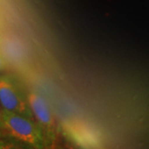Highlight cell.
I'll return each mask as SVG.
<instances>
[{"mask_svg":"<svg viewBox=\"0 0 149 149\" xmlns=\"http://www.w3.org/2000/svg\"><path fill=\"white\" fill-rule=\"evenodd\" d=\"M0 129L12 139L32 148L48 147L41 128L29 118L3 109Z\"/></svg>","mask_w":149,"mask_h":149,"instance_id":"obj_1","label":"cell"},{"mask_svg":"<svg viewBox=\"0 0 149 149\" xmlns=\"http://www.w3.org/2000/svg\"><path fill=\"white\" fill-rule=\"evenodd\" d=\"M0 105L5 111L17 113L33 119L27 101V93L9 75H0Z\"/></svg>","mask_w":149,"mask_h":149,"instance_id":"obj_2","label":"cell"},{"mask_svg":"<svg viewBox=\"0 0 149 149\" xmlns=\"http://www.w3.org/2000/svg\"><path fill=\"white\" fill-rule=\"evenodd\" d=\"M2 130H1V129H0V140H1V138H2Z\"/></svg>","mask_w":149,"mask_h":149,"instance_id":"obj_6","label":"cell"},{"mask_svg":"<svg viewBox=\"0 0 149 149\" xmlns=\"http://www.w3.org/2000/svg\"><path fill=\"white\" fill-rule=\"evenodd\" d=\"M2 115H3V109L0 105V126H1V123H2Z\"/></svg>","mask_w":149,"mask_h":149,"instance_id":"obj_5","label":"cell"},{"mask_svg":"<svg viewBox=\"0 0 149 149\" xmlns=\"http://www.w3.org/2000/svg\"><path fill=\"white\" fill-rule=\"evenodd\" d=\"M27 99L34 121L41 128L48 147H50L56 141L58 133V126L51 107L46 99L37 91H28Z\"/></svg>","mask_w":149,"mask_h":149,"instance_id":"obj_3","label":"cell"},{"mask_svg":"<svg viewBox=\"0 0 149 149\" xmlns=\"http://www.w3.org/2000/svg\"><path fill=\"white\" fill-rule=\"evenodd\" d=\"M5 65H6L5 60H4V58L0 55V71H1L2 70H3L4 68H5Z\"/></svg>","mask_w":149,"mask_h":149,"instance_id":"obj_4","label":"cell"}]
</instances>
